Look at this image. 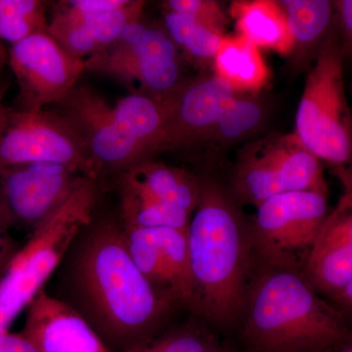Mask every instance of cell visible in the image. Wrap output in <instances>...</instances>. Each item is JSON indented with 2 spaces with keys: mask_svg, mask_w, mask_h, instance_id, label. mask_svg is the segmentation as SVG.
I'll return each instance as SVG.
<instances>
[{
  "mask_svg": "<svg viewBox=\"0 0 352 352\" xmlns=\"http://www.w3.org/2000/svg\"><path fill=\"white\" fill-rule=\"evenodd\" d=\"M36 163L67 164L95 178L85 144L56 111L3 108L0 115V170Z\"/></svg>",
  "mask_w": 352,
  "mask_h": 352,
  "instance_id": "30bf717a",
  "label": "cell"
},
{
  "mask_svg": "<svg viewBox=\"0 0 352 352\" xmlns=\"http://www.w3.org/2000/svg\"><path fill=\"white\" fill-rule=\"evenodd\" d=\"M170 106L135 94L111 104L94 88L78 85L55 111L82 139L95 173L124 175L164 151Z\"/></svg>",
  "mask_w": 352,
  "mask_h": 352,
  "instance_id": "277c9868",
  "label": "cell"
},
{
  "mask_svg": "<svg viewBox=\"0 0 352 352\" xmlns=\"http://www.w3.org/2000/svg\"><path fill=\"white\" fill-rule=\"evenodd\" d=\"M352 249V194L344 191L330 210L312 248Z\"/></svg>",
  "mask_w": 352,
  "mask_h": 352,
  "instance_id": "cb8c5ba5",
  "label": "cell"
},
{
  "mask_svg": "<svg viewBox=\"0 0 352 352\" xmlns=\"http://www.w3.org/2000/svg\"><path fill=\"white\" fill-rule=\"evenodd\" d=\"M229 14L235 22L237 34L259 50L264 48L280 56H291L294 41L280 1L237 0L231 3Z\"/></svg>",
  "mask_w": 352,
  "mask_h": 352,
  "instance_id": "e0dca14e",
  "label": "cell"
},
{
  "mask_svg": "<svg viewBox=\"0 0 352 352\" xmlns=\"http://www.w3.org/2000/svg\"><path fill=\"white\" fill-rule=\"evenodd\" d=\"M136 182L160 201L195 212L201 198V182L188 171L148 160L127 171Z\"/></svg>",
  "mask_w": 352,
  "mask_h": 352,
  "instance_id": "ffe728a7",
  "label": "cell"
},
{
  "mask_svg": "<svg viewBox=\"0 0 352 352\" xmlns=\"http://www.w3.org/2000/svg\"><path fill=\"white\" fill-rule=\"evenodd\" d=\"M212 67L214 75L240 94H258L270 78L261 50L238 34L223 36Z\"/></svg>",
  "mask_w": 352,
  "mask_h": 352,
  "instance_id": "ac0fdd59",
  "label": "cell"
},
{
  "mask_svg": "<svg viewBox=\"0 0 352 352\" xmlns=\"http://www.w3.org/2000/svg\"><path fill=\"white\" fill-rule=\"evenodd\" d=\"M344 64L352 63V0L333 1Z\"/></svg>",
  "mask_w": 352,
  "mask_h": 352,
  "instance_id": "4316f807",
  "label": "cell"
},
{
  "mask_svg": "<svg viewBox=\"0 0 352 352\" xmlns=\"http://www.w3.org/2000/svg\"><path fill=\"white\" fill-rule=\"evenodd\" d=\"M327 196L300 191L280 194L258 208L252 247L278 270L305 267L329 212Z\"/></svg>",
  "mask_w": 352,
  "mask_h": 352,
  "instance_id": "9c48e42d",
  "label": "cell"
},
{
  "mask_svg": "<svg viewBox=\"0 0 352 352\" xmlns=\"http://www.w3.org/2000/svg\"><path fill=\"white\" fill-rule=\"evenodd\" d=\"M163 7L164 11L178 14L217 32H223L226 28V13L214 0H168Z\"/></svg>",
  "mask_w": 352,
  "mask_h": 352,
  "instance_id": "d4e9b609",
  "label": "cell"
},
{
  "mask_svg": "<svg viewBox=\"0 0 352 352\" xmlns=\"http://www.w3.org/2000/svg\"><path fill=\"white\" fill-rule=\"evenodd\" d=\"M0 352H38L22 333L0 332Z\"/></svg>",
  "mask_w": 352,
  "mask_h": 352,
  "instance_id": "83f0119b",
  "label": "cell"
},
{
  "mask_svg": "<svg viewBox=\"0 0 352 352\" xmlns=\"http://www.w3.org/2000/svg\"><path fill=\"white\" fill-rule=\"evenodd\" d=\"M85 71L110 76L133 94L170 105L190 82L179 48L164 28L129 25L116 43L85 59Z\"/></svg>",
  "mask_w": 352,
  "mask_h": 352,
  "instance_id": "52a82bcc",
  "label": "cell"
},
{
  "mask_svg": "<svg viewBox=\"0 0 352 352\" xmlns=\"http://www.w3.org/2000/svg\"><path fill=\"white\" fill-rule=\"evenodd\" d=\"M95 178L89 177L57 210L32 231L0 275V332H7L47 281L74 241L92 221Z\"/></svg>",
  "mask_w": 352,
  "mask_h": 352,
  "instance_id": "5b68a950",
  "label": "cell"
},
{
  "mask_svg": "<svg viewBox=\"0 0 352 352\" xmlns=\"http://www.w3.org/2000/svg\"><path fill=\"white\" fill-rule=\"evenodd\" d=\"M8 55L9 52H7L6 44L0 39V75L8 62Z\"/></svg>",
  "mask_w": 352,
  "mask_h": 352,
  "instance_id": "1f68e13d",
  "label": "cell"
},
{
  "mask_svg": "<svg viewBox=\"0 0 352 352\" xmlns=\"http://www.w3.org/2000/svg\"><path fill=\"white\" fill-rule=\"evenodd\" d=\"M145 6L142 0H131L120 10L91 17L51 16L48 32L69 54L85 60L112 45L129 25L142 20Z\"/></svg>",
  "mask_w": 352,
  "mask_h": 352,
  "instance_id": "9a60e30c",
  "label": "cell"
},
{
  "mask_svg": "<svg viewBox=\"0 0 352 352\" xmlns=\"http://www.w3.org/2000/svg\"><path fill=\"white\" fill-rule=\"evenodd\" d=\"M324 352H331V351H324Z\"/></svg>",
  "mask_w": 352,
  "mask_h": 352,
  "instance_id": "74e56055",
  "label": "cell"
},
{
  "mask_svg": "<svg viewBox=\"0 0 352 352\" xmlns=\"http://www.w3.org/2000/svg\"><path fill=\"white\" fill-rule=\"evenodd\" d=\"M233 188L241 200L256 208L291 192L329 195L322 162L295 133L268 136L245 147L235 166Z\"/></svg>",
  "mask_w": 352,
  "mask_h": 352,
  "instance_id": "ba28073f",
  "label": "cell"
},
{
  "mask_svg": "<svg viewBox=\"0 0 352 352\" xmlns=\"http://www.w3.org/2000/svg\"><path fill=\"white\" fill-rule=\"evenodd\" d=\"M129 256L140 272L168 300L173 298L170 277L153 229L124 228Z\"/></svg>",
  "mask_w": 352,
  "mask_h": 352,
  "instance_id": "603a6c76",
  "label": "cell"
},
{
  "mask_svg": "<svg viewBox=\"0 0 352 352\" xmlns=\"http://www.w3.org/2000/svg\"><path fill=\"white\" fill-rule=\"evenodd\" d=\"M208 346L192 333H177L129 352H206Z\"/></svg>",
  "mask_w": 352,
  "mask_h": 352,
  "instance_id": "484cf974",
  "label": "cell"
},
{
  "mask_svg": "<svg viewBox=\"0 0 352 352\" xmlns=\"http://www.w3.org/2000/svg\"><path fill=\"white\" fill-rule=\"evenodd\" d=\"M90 224L72 274L80 314L111 351L144 346L170 300L136 267L124 229L110 220Z\"/></svg>",
  "mask_w": 352,
  "mask_h": 352,
  "instance_id": "6da1fadb",
  "label": "cell"
},
{
  "mask_svg": "<svg viewBox=\"0 0 352 352\" xmlns=\"http://www.w3.org/2000/svg\"><path fill=\"white\" fill-rule=\"evenodd\" d=\"M331 303L344 314L346 310L352 307V280L346 285V288L340 292L337 296L330 298Z\"/></svg>",
  "mask_w": 352,
  "mask_h": 352,
  "instance_id": "f546056e",
  "label": "cell"
},
{
  "mask_svg": "<svg viewBox=\"0 0 352 352\" xmlns=\"http://www.w3.org/2000/svg\"><path fill=\"white\" fill-rule=\"evenodd\" d=\"M89 177L76 166L61 164L36 163L2 168L0 210L10 227L32 232Z\"/></svg>",
  "mask_w": 352,
  "mask_h": 352,
  "instance_id": "8fae6325",
  "label": "cell"
},
{
  "mask_svg": "<svg viewBox=\"0 0 352 352\" xmlns=\"http://www.w3.org/2000/svg\"><path fill=\"white\" fill-rule=\"evenodd\" d=\"M338 352H352V338L339 346Z\"/></svg>",
  "mask_w": 352,
  "mask_h": 352,
  "instance_id": "836d02e7",
  "label": "cell"
},
{
  "mask_svg": "<svg viewBox=\"0 0 352 352\" xmlns=\"http://www.w3.org/2000/svg\"><path fill=\"white\" fill-rule=\"evenodd\" d=\"M38 352H112L76 308L41 291L21 331Z\"/></svg>",
  "mask_w": 352,
  "mask_h": 352,
  "instance_id": "5bb4252c",
  "label": "cell"
},
{
  "mask_svg": "<svg viewBox=\"0 0 352 352\" xmlns=\"http://www.w3.org/2000/svg\"><path fill=\"white\" fill-rule=\"evenodd\" d=\"M238 94L215 75L190 82L171 104L164 151L214 145L224 113Z\"/></svg>",
  "mask_w": 352,
  "mask_h": 352,
  "instance_id": "4fadbf2b",
  "label": "cell"
},
{
  "mask_svg": "<svg viewBox=\"0 0 352 352\" xmlns=\"http://www.w3.org/2000/svg\"><path fill=\"white\" fill-rule=\"evenodd\" d=\"M245 309V340L256 352L329 351L352 338L342 312L296 271L261 278Z\"/></svg>",
  "mask_w": 352,
  "mask_h": 352,
  "instance_id": "3957f363",
  "label": "cell"
},
{
  "mask_svg": "<svg viewBox=\"0 0 352 352\" xmlns=\"http://www.w3.org/2000/svg\"><path fill=\"white\" fill-rule=\"evenodd\" d=\"M344 315V318L349 324V327H351L352 331V307H349V309L346 310V311L342 314Z\"/></svg>",
  "mask_w": 352,
  "mask_h": 352,
  "instance_id": "e575fe53",
  "label": "cell"
},
{
  "mask_svg": "<svg viewBox=\"0 0 352 352\" xmlns=\"http://www.w3.org/2000/svg\"><path fill=\"white\" fill-rule=\"evenodd\" d=\"M8 63L19 85L23 110L41 111L64 100L85 72V60L69 54L50 32L11 46Z\"/></svg>",
  "mask_w": 352,
  "mask_h": 352,
  "instance_id": "7c38bea8",
  "label": "cell"
},
{
  "mask_svg": "<svg viewBox=\"0 0 352 352\" xmlns=\"http://www.w3.org/2000/svg\"><path fill=\"white\" fill-rule=\"evenodd\" d=\"M7 91V85L6 82H2L0 80V115H1L2 110H3L4 106L2 104L3 102L4 95H6Z\"/></svg>",
  "mask_w": 352,
  "mask_h": 352,
  "instance_id": "d6a6232c",
  "label": "cell"
},
{
  "mask_svg": "<svg viewBox=\"0 0 352 352\" xmlns=\"http://www.w3.org/2000/svg\"><path fill=\"white\" fill-rule=\"evenodd\" d=\"M331 173L339 180L344 191L352 194V168L349 166H335Z\"/></svg>",
  "mask_w": 352,
  "mask_h": 352,
  "instance_id": "4dcf8cb0",
  "label": "cell"
},
{
  "mask_svg": "<svg viewBox=\"0 0 352 352\" xmlns=\"http://www.w3.org/2000/svg\"><path fill=\"white\" fill-rule=\"evenodd\" d=\"M193 276L192 307L226 326L232 323L249 298L251 232L223 189L201 182V198L188 231Z\"/></svg>",
  "mask_w": 352,
  "mask_h": 352,
  "instance_id": "7a4b0ae2",
  "label": "cell"
},
{
  "mask_svg": "<svg viewBox=\"0 0 352 352\" xmlns=\"http://www.w3.org/2000/svg\"><path fill=\"white\" fill-rule=\"evenodd\" d=\"M122 176L120 205L124 226L189 230L190 212L160 201L127 173Z\"/></svg>",
  "mask_w": 352,
  "mask_h": 352,
  "instance_id": "d6986e66",
  "label": "cell"
},
{
  "mask_svg": "<svg viewBox=\"0 0 352 352\" xmlns=\"http://www.w3.org/2000/svg\"><path fill=\"white\" fill-rule=\"evenodd\" d=\"M294 41L292 61L296 69L309 68L336 27L333 1L282 0Z\"/></svg>",
  "mask_w": 352,
  "mask_h": 352,
  "instance_id": "2e32d148",
  "label": "cell"
},
{
  "mask_svg": "<svg viewBox=\"0 0 352 352\" xmlns=\"http://www.w3.org/2000/svg\"><path fill=\"white\" fill-rule=\"evenodd\" d=\"M163 12L164 30L189 61L197 66H212L226 34L178 14Z\"/></svg>",
  "mask_w": 352,
  "mask_h": 352,
  "instance_id": "44dd1931",
  "label": "cell"
},
{
  "mask_svg": "<svg viewBox=\"0 0 352 352\" xmlns=\"http://www.w3.org/2000/svg\"><path fill=\"white\" fill-rule=\"evenodd\" d=\"M47 2L41 0H0V39L11 46L34 34L48 32Z\"/></svg>",
  "mask_w": 352,
  "mask_h": 352,
  "instance_id": "7402d4cb",
  "label": "cell"
},
{
  "mask_svg": "<svg viewBox=\"0 0 352 352\" xmlns=\"http://www.w3.org/2000/svg\"><path fill=\"white\" fill-rule=\"evenodd\" d=\"M10 228L6 217L0 210V275L16 252L13 241L9 234Z\"/></svg>",
  "mask_w": 352,
  "mask_h": 352,
  "instance_id": "f1b7e54d",
  "label": "cell"
},
{
  "mask_svg": "<svg viewBox=\"0 0 352 352\" xmlns=\"http://www.w3.org/2000/svg\"><path fill=\"white\" fill-rule=\"evenodd\" d=\"M349 166V168H352V143H351V159H349V166Z\"/></svg>",
  "mask_w": 352,
  "mask_h": 352,
  "instance_id": "d590c367",
  "label": "cell"
},
{
  "mask_svg": "<svg viewBox=\"0 0 352 352\" xmlns=\"http://www.w3.org/2000/svg\"><path fill=\"white\" fill-rule=\"evenodd\" d=\"M206 352H219V351H212V349H208V347L207 351H206Z\"/></svg>",
  "mask_w": 352,
  "mask_h": 352,
  "instance_id": "8d00e7d4",
  "label": "cell"
},
{
  "mask_svg": "<svg viewBox=\"0 0 352 352\" xmlns=\"http://www.w3.org/2000/svg\"><path fill=\"white\" fill-rule=\"evenodd\" d=\"M337 25L315 60L296 116L295 135L321 162L349 166L352 113L344 80Z\"/></svg>",
  "mask_w": 352,
  "mask_h": 352,
  "instance_id": "8992f818",
  "label": "cell"
}]
</instances>
